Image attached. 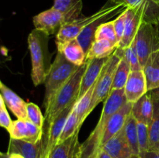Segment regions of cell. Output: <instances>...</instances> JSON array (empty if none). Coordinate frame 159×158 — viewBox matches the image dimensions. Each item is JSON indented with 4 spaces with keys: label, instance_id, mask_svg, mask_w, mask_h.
Instances as JSON below:
<instances>
[{
    "label": "cell",
    "instance_id": "cell-1",
    "mask_svg": "<svg viewBox=\"0 0 159 158\" xmlns=\"http://www.w3.org/2000/svg\"><path fill=\"white\" fill-rule=\"evenodd\" d=\"M126 102L127 99L124 93V88L112 90L110 91L104 102L100 119L97 125L86 140L82 144V158L96 157L98 152L100 150V143L109 119Z\"/></svg>",
    "mask_w": 159,
    "mask_h": 158
},
{
    "label": "cell",
    "instance_id": "cell-2",
    "mask_svg": "<svg viewBox=\"0 0 159 158\" xmlns=\"http://www.w3.org/2000/svg\"><path fill=\"white\" fill-rule=\"evenodd\" d=\"M127 8V6L124 4L113 3L112 5H106L99 11L89 16L80 17L64 24L57 31L56 36V45L57 50H60L62 46L68 41L77 38L84 28L91 23L105 16H118Z\"/></svg>",
    "mask_w": 159,
    "mask_h": 158
},
{
    "label": "cell",
    "instance_id": "cell-3",
    "mask_svg": "<svg viewBox=\"0 0 159 158\" xmlns=\"http://www.w3.org/2000/svg\"><path fill=\"white\" fill-rule=\"evenodd\" d=\"M87 67V61L79 67L72 77L56 92L46 107L44 118L49 125L65 108L77 100L82 76Z\"/></svg>",
    "mask_w": 159,
    "mask_h": 158
},
{
    "label": "cell",
    "instance_id": "cell-4",
    "mask_svg": "<svg viewBox=\"0 0 159 158\" xmlns=\"http://www.w3.org/2000/svg\"><path fill=\"white\" fill-rule=\"evenodd\" d=\"M79 67L68 61L64 54L57 51L55 60L47 71L44 80L45 96L43 104L46 108L57 91L72 77Z\"/></svg>",
    "mask_w": 159,
    "mask_h": 158
},
{
    "label": "cell",
    "instance_id": "cell-5",
    "mask_svg": "<svg viewBox=\"0 0 159 158\" xmlns=\"http://www.w3.org/2000/svg\"><path fill=\"white\" fill-rule=\"evenodd\" d=\"M124 50L116 48L113 54L110 56V59L104 66L102 73L97 80L92 97L91 103L88 110L87 115H89L97 105L102 101L106 100L111 91L112 84L114 77L116 67L123 56Z\"/></svg>",
    "mask_w": 159,
    "mask_h": 158
},
{
    "label": "cell",
    "instance_id": "cell-6",
    "mask_svg": "<svg viewBox=\"0 0 159 158\" xmlns=\"http://www.w3.org/2000/svg\"><path fill=\"white\" fill-rule=\"evenodd\" d=\"M47 37L48 35L37 29L33 30L28 37V46L32 62L31 77L35 86L44 82L46 77L44 56Z\"/></svg>",
    "mask_w": 159,
    "mask_h": 158
},
{
    "label": "cell",
    "instance_id": "cell-7",
    "mask_svg": "<svg viewBox=\"0 0 159 158\" xmlns=\"http://www.w3.org/2000/svg\"><path fill=\"white\" fill-rule=\"evenodd\" d=\"M134 39L140 64L144 69L149 57L159 50V32L156 24L143 22Z\"/></svg>",
    "mask_w": 159,
    "mask_h": 158
},
{
    "label": "cell",
    "instance_id": "cell-8",
    "mask_svg": "<svg viewBox=\"0 0 159 158\" xmlns=\"http://www.w3.org/2000/svg\"><path fill=\"white\" fill-rule=\"evenodd\" d=\"M152 3V2L148 1L137 7H127L126 9L125 28L124 36L118 44V48L125 50L130 46L136 37L141 23L144 21L146 12Z\"/></svg>",
    "mask_w": 159,
    "mask_h": 158
},
{
    "label": "cell",
    "instance_id": "cell-9",
    "mask_svg": "<svg viewBox=\"0 0 159 158\" xmlns=\"http://www.w3.org/2000/svg\"><path fill=\"white\" fill-rule=\"evenodd\" d=\"M34 25L35 29L49 36L54 34L63 26L68 23L65 15L60 11L51 8L34 17Z\"/></svg>",
    "mask_w": 159,
    "mask_h": 158
},
{
    "label": "cell",
    "instance_id": "cell-10",
    "mask_svg": "<svg viewBox=\"0 0 159 158\" xmlns=\"http://www.w3.org/2000/svg\"><path fill=\"white\" fill-rule=\"evenodd\" d=\"M7 131L11 139H23L30 143H37L43 138V129L39 128L27 119L12 121Z\"/></svg>",
    "mask_w": 159,
    "mask_h": 158
},
{
    "label": "cell",
    "instance_id": "cell-11",
    "mask_svg": "<svg viewBox=\"0 0 159 158\" xmlns=\"http://www.w3.org/2000/svg\"><path fill=\"white\" fill-rule=\"evenodd\" d=\"M77 102V100L73 102L69 106L65 108L51 123L48 125V134L47 138L45 139L46 143V147H45V158H48L50 152L52 150V149L58 143L59 139L61 135L63 129L65 127V122L69 116L70 112L74 108L75 105Z\"/></svg>",
    "mask_w": 159,
    "mask_h": 158
},
{
    "label": "cell",
    "instance_id": "cell-12",
    "mask_svg": "<svg viewBox=\"0 0 159 158\" xmlns=\"http://www.w3.org/2000/svg\"><path fill=\"white\" fill-rule=\"evenodd\" d=\"M45 147L44 138L37 143L10 138L7 153H18L24 158H45Z\"/></svg>",
    "mask_w": 159,
    "mask_h": 158
},
{
    "label": "cell",
    "instance_id": "cell-13",
    "mask_svg": "<svg viewBox=\"0 0 159 158\" xmlns=\"http://www.w3.org/2000/svg\"><path fill=\"white\" fill-rule=\"evenodd\" d=\"M110 57L105 58H95L86 60L87 67L82 76L77 101L79 100L90 88L97 81L102 69Z\"/></svg>",
    "mask_w": 159,
    "mask_h": 158
},
{
    "label": "cell",
    "instance_id": "cell-14",
    "mask_svg": "<svg viewBox=\"0 0 159 158\" xmlns=\"http://www.w3.org/2000/svg\"><path fill=\"white\" fill-rule=\"evenodd\" d=\"M147 92V82L144 70L130 71L124 87V93L127 102L135 103Z\"/></svg>",
    "mask_w": 159,
    "mask_h": 158
},
{
    "label": "cell",
    "instance_id": "cell-15",
    "mask_svg": "<svg viewBox=\"0 0 159 158\" xmlns=\"http://www.w3.org/2000/svg\"><path fill=\"white\" fill-rule=\"evenodd\" d=\"M133 105V103L127 102L117 112H116L110 118L107 126H106L102 140H101L100 149H102L104 144L109 139H111L113 136H114L116 133H119L122 129L127 117L131 112Z\"/></svg>",
    "mask_w": 159,
    "mask_h": 158
},
{
    "label": "cell",
    "instance_id": "cell-16",
    "mask_svg": "<svg viewBox=\"0 0 159 158\" xmlns=\"http://www.w3.org/2000/svg\"><path fill=\"white\" fill-rule=\"evenodd\" d=\"M79 132L62 142L57 143L52 149L48 158H82V144L79 141Z\"/></svg>",
    "mask_w": 159,
    "mask_h": 158
},
{
    "label": "cell",
    "instance_id": "cell-17",
    "mask_svg": "<svg viewBox=\"0 0 159 158\" xmlns=\"http://www.w3.org/2000/svg\"><path fill=\"white\" fill-rule=\"evenodd\" d=\"M113 158H138L134 155L126 139L124 128L102 147Z\"/></svg>",
    "mask_w": 159,
    "mask_h": 158
},
{
    "label": "cell",
    "instance_id": "cell-18",
    "mask_svg": "<svg viewBox=\"0 0 159 158\" xmlns=\"http://www.w3.org/2000/svg\"><path fill=\"white\" fill-rule=\"evenodd\" d=\"M0 92L4 99L6 105L16 116L17 119H26V103L12 90L2 84L0 88Z\"/></svg>",
    "mask_w": 159,
    "mask_h": 158
},
{
    "label": "cell",
    "instance_id": "cell-19",
    "mask_svg": "<svg viewBox=\"0 0 159 158\" xmlns=\"http://www.w3.org/2000/svg\"><path fill=\"white\" fill-rule=\"evenodd\" d=\"M154 105L151 91H148L139 100L134 103L131 110L132 116L138 122L148 125L153 116Z\"/></svg>",
    "mask_w": 159,
    "mask_h": 158
},
{
    "label": "cell",
    "instance_id": "cell-20",
    "mask_svg": "<svg viewBox=\"0 0 159 158\" xmlns=\"http://www.w3.org/2000/svg\"><path fill=\"white\" fill-rule=\"evenodd\" d=\"M65 57V58L73 64L81 67L85 63L86 54L84 51L77 39H73L65 43L60 50Z\"/></svg>",
    "mask_w": 159,
    "mask_h": 158
},
{
    "label": "cell",
    "instance_id": "cell-21",
    "mask_svg": "<svg viewBox=\"0 0 159 158\" xmlns=\"http://www.w3.org/2000/svg\"><path fill=\"white\" fill-rule=\"evenodd\" d=\"M54 9L65 15L68 23L80 18L82 10V0H54Z\"/></svg>",
    "mask_w": 159,
    "mask_h": 158
},
{
    "label": "cell",
    "instance_id": "cell-22",
    "mask_svg": "<svg viewBox=\"0 0 159 158\" xmlns=\"http://www.w3.org/2000/svg\"><path fill=\"white\" fill-rule=\"evenodd\" d=\"M144 75L147 82L148 91L159 88V61L158 50L154 52L148 59L144 68Z\"/></svg>",
    "mask_w": 159,
    "mask_h": 158
},
{
    "label": "cell",
    "instance_id": "cell-23",
    "mask_svg": "<svg viewBox=\"0 0 159 158\" xmlns=\"http://www.w3.org/2000/svg\"><path fill=\"white\" fill-rule=\"evenodd\" d=\"M116 48H118L117 45L105 39L95 40L89 50L87 51L85 61L91 59L105 58L110 57L116 50Z\"/></svg>",
    "mask_w": 159,
    "mask_h": 158
},
{
    "label": "cell",
    "instance_id": "cell-24",
    "mask_svg": "<svg viewBox=\"0 0 159 158\" xmlns=\"http://www.w3.org/2000/svg\"><path fill=\"white\" fill-rule=\"evenodd\" d=\"M152 97L154 111L152 120L148 124L149 150L159 151V100L152 94Z\"/></svg>",
    "mask_w": 159,
    "mask_h": 158
},
{
    "label": "cell",
    "instance_id": "cell-25",
    "mask_svg": "<svg viewBox=\"0 0 159 158\" xmlns=\"http://www.w3.org/2000/svg\"><path fill=\"white\" fill-rule=\"evenodd\" d=\"M115 16H105L102 18L99 19V20H96V21L93 22L88 26H85L83 29V30L79 33V35L77 37V40L79 43V44L82 46L83 48L85 54L87 51L89 50V47L91 46L92 43L95 41V34H96V31L99 26L102 23L107 22L109 20Z\"/></svg>",
    "mask_w": 159,
    "mask_h": 158
},
{
    "label": "cell",
    "instance_id": "cell-26",
    "mask_svg": "<svg viewBox=\"0 0 159 158\" xmlns=\"http://www.w3.org/2000/svg\"><path fill=\"white\" fill-rule=\"evenodd\" d=\"M123 128H124V133H125L126 139H127L129 146L131 148L134 155L136 157L140 158L138 137V122L132 116L131 112L127 117Z\"/></svg>",
    "mask_w": 159,
    "mask_h": 158
},
{
    "label": "cell",
    "instance_id": "cell-27",
    "mask_svg": "<svg viewBox=\"0 0 159 158\" xmlns=\"http://www.w3.org/2000/svg\"><path fill=\"white\" fill-rule=\"evenodd\" d=\"M130 71H131L130 66L127 60L126 59L125 56H124V54L121 57L120 60L119 64L116 67V71H115L111 91L112 90L124 88Z\"/></svg>",
    "mask_w": 159,
    "mask_h": 158
},
{
    "label": "cell",
    "instance_id": "cell-28",
    "mask_svg": "<svg viewBox=\"0 0 159 158\" xmlns=\"http://www.w3.org/2000/svg\"><path fill=\"white\" fill-rule=\"evenodd\" d=\"M96 84V82L89 89V91L79 100L77 101V102H76L74 106L75 110L77 112L78 117H79V122L80 126H82L84 121L88 117L87 112H88V110L89 108L90 103H91L92 97H93V91H94Z\"/></svg>",
    "mask_w": 159,
    "mask_h": 158
},
{
    "label": "cell",
    "instance_id": "cell-29",
    "mask_svg": "<svg viewBox=\"0 0 159 158\" xmlns=\"http://www.w3.org/2000/svg\"><path fill=\"white\" fill-rule=\"evenodd\" d=\"M80 128L81 126L79 125L77 112L75 110V108H73L71 112H70L69 116H68V119H67L66 122H65V127H64L63 131H62L61 135L60 136L58 143L64 141L65 139L71 137L76 132L80 131Z\"/></svg>",
    "mask_w": 159,
    "mask_h": 158
},
{
    "label": "cell",
    "instance_id": "cell-30",
    "mask_svg": "<svg viewBox=\"0 0 159 158\" xmlns=\"http://www.w3.org/2000/svg\"><path fill=\"white\" fill-rule=\"evenodd\" d=\"M96 40H109L113 43H115L118 46V41L116 39V33H115L113 21H107L102 23L99 26L95 34Z\"/></svg>",
    "mask_w": 159,
    "mask_h": 158
},
{
    "label": "cell",
    "instance_id": "cell-31",
    "mask_svg": "<svg viewBox=\"0 0 159 158\" xmlns=\"http://www.w3.org/2000/svg\"><path fill=\"white\" fill-rule=\"evenodd\" d=\"M138 137L141 158L146 152L149 150L148 125L142 122H138Z\"/></svg>",
    "mask_w": 159,
    "mask_h": 158
},
{
    "label": "cell",
    "instance_id": "cell-32",
    "mask_svg": "<svg viewBox=\"0 0 159 158\" xmlns=\"http://www.w3.org/2000/svg\"><path fill=\"white\" fill-rule=\"evenodd\" d=\"M124 56H125L126 59H127L129 64H130L131 71L144 70L142 67L141 66V64H140L139 57H138V54L136 48L135 39H134L130 46L124 50Z\"/></svg>",
    "mask_w": 159,
    "mask_h": 158
},
{
    "label": "cell",
    "instance_id": "cell-33",
    "mask_svg": "<svg viewBox=\"0 0 159 158\" xmlns=\"http://www.w3.org/2000/svg\"><path fill=\"white\" fill-rule=\"evenodd\" d=\"M26 113H27V118L26 119L31 122L38 126L39 128L43 129V124H44V116L42 114L40 108L38 105L33 102L26 103Z\"/></svg>",
    "mask_w": 159,
    "mask_h": 158
},
{
    "label": "cell",
    "instance_id": "cell-34",
    "mask_svg": "<svg viewBox=\"0 0 159 158\" xmlns=\"http://www.w3.org/2000/svg\"><path fill=\"white\" fill-rule=\"evenodd\" d=\"M126 10V9H125ZM125 10L121 12L113 21V26H114L115 33H116V39H117L118 44L120 42L124 33V28H125V20H126V12Z\"/></svg>",
    "mask_w": 159,
    "mask_h": 158
},
{
    "label": "cell",
    "instance_id": "cell-35",
    "mask_svg": "<svg viewBox=\"0 0 159 158\" xmlns=\"http://www.w3.org/2000/svg\"><path fill=\"white\" fill-rule=\"evenodd\" d=\"M12 121L9 116V112L6 108H3L0 109V126L3 127L6 129H9L12 124Z\"/></svg>",
    "mask_w": 159,
    "mask_h": 158
},
{
    "label": "cell",
    "instance_id": "cell-36",
    "mask_svg": "<svg viewBox=\"0 0 159 158\" xmlns=\"http://www.w3.org/2000/svg\"><path fill=\"white\" fill-rule=\"evenodd\" d=\"M113 4H124L127 7H137L147 2L148 0H110Z\"/></svg>",
    "mask_w": 159,
    "mask_h": 158
},
{
    "label": "cell",
    "instance_id": "cell-37",
    "mask_svg": "<svg viewBox=\"0 0 159 158\" xmlns=\"http://www.w3.org/2000/svg\"><path fill=\"white\" fill-rule=\"evenodd\" d=\"M141 158H159V151L148 150Z\"/></svg>",
    "mask_w": 159,
    "mask_h": 158
},
{
    "label": "cell",
    "instance_id": "cell-38",
    "mask_svg": "<svg viewBox=\"0 0 159 158\" xmlns=\"http://www.w3.org/2000/svg\"><path fill=\"white\" fill-rule=\"evenodd\" d=\"M96 158H113L107 151L103 150V149H100L99 151L98 152L97 156Z\"/></svg>",
    "mask_w": 159,
    "mask_h": 158
},
{
    "label": "cell",
    "instance_id": "cell-39",
    "mask_svg": "<svg viewBox=\"0 0 159 158\" xmlns=\"http://www.w3.org/2000/svg\"><path fill=\"white\" fill-rule=\"evenodd\" d=\"M3 108H6V103H5L4 99H3L2 95L1 92H0V109Z\"/></svg>",
    "mask_w": 159,
    "mask_h": 158
},
{
    "label": "cell",
    "instance_id": "cell-40",
    "mask_svg": "<svg viewBox=\"0 0 159 158\" xmlns=\"http://www.w3.org/2000/svg\"><path fill=\"white\" fill-rule=\"evenodd\" d=\"M151 92H152V94H153L155 97H156L159 100V88H156V89L155 90H152V91H151Z\"/></svg>",
    "mask_w": 159,
    "mask_h": 158
},
{
    "label": "cell",
    "instance_id": "cell-41",
    "mask_svg": "<svg viewBox=\"0 0 159 158\" xmlns=\"http://www.w3.org/2000/svg\"><path fill=\"white\" fill-rule=\"evenodd\" d=\"M9 158H24L18 153H9Z\"/></svg>",
    "mask_w": 159,
    "mask_h": 158
},
{
    "label": "cell",
    "instance_id": "cell-42",
    "mask_svg": "<svg viewBox=\"0 0 159 158\" xmlns=\"http://www.w3.org/2000/svg\"><path fill=\"white\" fill-rule=\"evenodd\" d=\"M0 158H9V153L0 152Z\"/></svg>",
    "mask_w": 159,
    "mask_h": 158
},
{
    "label": "cell",
    "instance_id": "cell-43",
    "mask_svg": "<svg viewBox=\"0 0 159 158\" xmlns=\"http://www.w3.org/2000/svg\"><path fill=\"white\" fill-rule=\"evenodd\" d=\"M148 1L152 2L157 3V4H159V0H148Z\"/></svg>",
    "mask_w": 159,
    "mask_h": 158
},
{
    "label": "cell",
    "instance_id": "cell-44",
    "mask_svg": "<svg viewBox=\"0 0 159 158\" xmlns=\"http://www.w3.org/2000/svg\"><path fill=\"white\" fill-rule=\"evenodd\" d=\"M158 61H159V50H158Z\"/></svg>",
    "mask_w": 159,
    "mask_h": 158
},
{
    "label": "cell",
    "instance_id": "cell-45",
    "mask_svg": "<svg viewBox=\"0 0 159 158\" xmlns=\"http://www.w3.org/2000/svg\"><path fill=\"white\" fill-rule=\"evenodd\" d=\"M2 85V82H1V81H0V88H1Z\"/></svg>",
    "mask_w": 159,
    "mask_h": 158
},
{
    "label": "cell",
    "instance_id": "cell-46",
    "mask_svg": "<svg viewBox=\"0 0 159 158\" xmlns=\"http://www.w3.org/2000/svg\"><path fill=\"white\" fill-rule=\"evenodd\" d=\"M0 152H1V151H0Z\"/></svg>",
    "mask_w": 159,
    "mask_h": 158
}]
</instances>
